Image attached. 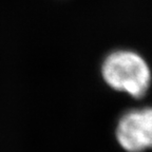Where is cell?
<instances>
[{
    "label": "cell",
    "instance_id": "6da1fadb",
    "mask_svg": "<svg viewBox=\"0 0 152 152\" xmlns=\"http://www.w3.org/2000/svg\"><path fill=\"white\" fill-rule=\"evenodd\" d=\"M102 78L109 87L134 98L145 96L151 85V71L142 56L131 51H116L104 59Z\"/></svg>",
    "mask_w": 152,
    "mask_h": 152
},
{
    "label": "cell",
    "instance_id": "7a4b0ae2",
    "mask_svg": "<svg viewBox=\"0 0 152 152\" xmlns=\"http://www.w3.org/2000/svg\"><path fill=\"white\" fill-rule=\"evenodd\" d=\"M115 136L126 152L152 149V107L126 112L119 118Z\"/></svg>",
    "mask_w": 152,
    "mask_h": 152
}]
</instances>
